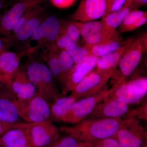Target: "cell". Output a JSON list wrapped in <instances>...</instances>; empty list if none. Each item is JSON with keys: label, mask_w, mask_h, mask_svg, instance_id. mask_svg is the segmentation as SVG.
Returning <instances> with one entry per match:
<instances>
[{"label": "cell", "mask_w": 147, "mask_h": 147, "mask_svg": "<svg viewBox=\"0 0 147 147\" xmlns=\"http://www.w3.org/2000/svg\"><path fill=\"white\" fill-rule=\"evenodd\" d=\"M58 51L59 49L55 43L42 50V57L46 63V65L53 74L56 82L60 87L61 92L62 94L65 87L66 79L59 61Z\"/></svg>", "instance_id": "ac0fdd59"}, {"label": "cell", "mask_w": 147, "mask_h": 147, "mask_svg": "<svg viewBox=\"0 0 147 147\" xmlns=\"http://www.w3.org/2000/svg\"><path fill=\"white\" fill-rule=\"evenodd\" d=\"M60 26L61 21L57 17L47 16L27 41L26 54L36 53L55 44Z\"/></svg>", "instance_id": "5b68a950"}, {"label": "cell", "mask_w": 147, "mask_h": 147, "mask_svg": "<svg viewBox=\"0 0 147 147\" xmlns=\"http://www.w3.org/2000/svg\"><path fill=\"white\" fill-rule=\"evenodd\" d=\"M147 101H146L138 108L129 110L126 115V117H131L139 120H144L147 121Z\"/></svg>", "instance_id": "d6a6232c"}, {"label": "cell", "mask_w": 147, "mask_h": 147, "mask_svg": "<svg viewBox=\"0 0 147 147\" xmlns=\"http://www.w3.org/2000/svg\"><path fill=\"white\" fill-rule=\"evenodd\" d=\"M147 131L139 120L127 117L114 138L122 147H142L147 143Z\"/></svg>", "instance_id": "ba28073f"}, {"label": "cell", "mask_w": 147, "mask_h": 147, "mask_svg": "<svg viewBox=\"0 0 147 147\" xmlns=\"http://www.w3.org/2000/svg\"><path fill=\"white\" fill-rule=\"evenodd\" d=\"M147 16V13L144 11L133 9H131L125 17L120 26L118 31L120 33L127 32V29L137 21L145 16Z\"/></svg>", "instance_id": "4316f807"}, {"label": "cell", "mask_w": 147, "mask_h": 147, "mask_svg": "<svg viewBox=\"0 0 147 147\" xmlns=\"http://www.w3.org/2000/svg\"><path fill=\"white\" fill-rule=\"evenodd\" d=\"M32 147H45L59 138V127L52 121L28 123L27 125Z\"/></svg>", "instance_id": "7c38bea8"}, {"label": "cell", "mask_w": 147, "mask_h": 147, "mask_svg": "<svg viewBox=\"0 0 147 147\" xmlns=\"http://www.w3.org/2000/svg\"><path fill=\"white\" fill-rule=\"evenodd\" d=\"M123 119L118 118L86 119L72 126L59 127L61 132L74 137L79 142L90 144L114 137Z\"/></svg>", "instance_id": "6da1fadb"}, {"label": "cell", "mask_w": 147, "mask_h": 147, "mask_svg": "<svg viewBox=\"0 0 147 147\" xmlns=\"http://www.w3.org/2000/svg\"><path fill=\"white\" fill-rule=\"evenodd\" d=\"M84 143L79 142L74 137L67 135L60 136L55 141L45 147H82Z\"/></svg>", "instance_id": "f546056e"}, {"label": "cell", "mask_w": 147, "mask_h": 147, "mask_svg": "<svg viewBox=\"0 0 147 147\" xmlns=\"http://www.w3.org/2000/svg\"><path fill=\"white\" fill-rule=\"evenodd\" d=\"M53 5L59 9L68 8L76 2V0H50Z\"/></svg>", "instance_id": "e575fe53"}, {"label": "cell", "mask_w": 147, "mask_h": 147, "mask_svg": "<svg viewBox=\"0 0 147 147\" xmlns=\"http://www.w3.org/2000/svg\"><path fill=\"white\" fill-rule=\"evenodd\" d=\"M147 33L135 38L127 48L114 70L112 77V84L127 80L139 65L143 54L147 50Z\"/></svg>", "instance_id": "3957f363"}, {"label": "cell", "mask_w": 147, "mask_h": 147, "mask_svg": "<svg viewBox=\"0 0 147 147\" xmlns=\"http://www.w3.org/2000/svg\"><path fill=\"white\" fill-rule=\"evenodd\" d=\"M113 71L103 74L94 69L79 82L70 95L78 100L97 94L106 87Z\"/></svg>", "instance_id": "8fae6325"}, {"label": "cell", "mask_w": 147, "mask_h": 147, "mask_svg": "<svg viewBox=\"0 0 147 147\" xmlns=\"http://www.w3.org/2000/svg\"><path fill=\"white\" fill-rule=\"evenodd\" d=\"M60 21V28L55 44L59 50H63L69 43H78L81 35L80 30L75 21Z\"/></svg>", "instance_id": "ffe728a7"}, {"label": "cell", "mask_w": 147, "mask_h": 147, "mask_svg": "<svg viewBox=\"0 0 147 147\" xmlns=\"http://www.w3.org/2000/svg\"><path fill=\"white\" fill-rule=\"evenodd\" d=\"M132 9L131 6L125 7L103 16L100 21L108 28L115 30L120 26L127 14Z\"/></svg>", "instance_id": "d4e9b609"}, {"label": "cell", "mask_w": 147, "mask_h": 147, "mask_svg": "<svg viewBox=\"0 0 147 147\" xmlns=\"http://www.w3.org/2000/svg\"><path fill=\"white\" fill-rule=\"evenodd\" d=\"M10 45L6 39L5 37L0 36V55L7 51V48Z\"/></svg>", "instance_id": "8d00e7d4"}, {"label": "cell", "mask_w": 147, "mask_h": 147, "mask_svg": "<svg viewBox=\"0 0 147 147\" xmlns=\"http://www.w3.org/2000/svg\"><path fill=\"white\" fill-rule=\"evenodd\" d=\"M109 94V89L105 87L97 94L77 100L60 122L76 124L86 119L97 104Z\"/></svg>", "instance_id": "9c48e42d"}, {"label": "cell", "mask_w": 147, "mask_h": 147, "mask_svg": "<svg viewBox=\"0 0 147 147\" xmlns=\"http://www.w3.org/2000/svg\"><path fill=\"white\" fill-rule=\"evenodd\" d=\"M8 85L18 100H28L37 93L27 75L26 67H19L11 76Z\"/></svg>", "instance_id": "2e32d148"}, {"label": "cell", "mask_w": 147, "mask_h": 147, "mask_svg": "<svg viewBox=\"0 0 147 147\" xmlns=\"http://www.w3.org/2000/svg\"><path fill=\"white\" fill-rule=\"evenodd\" d=\"M134 38H131L125 40L123 44L118 50L108 55L98 57L95 70L99 73L103 74L114 71L117 66L121 58L127 48Z\"/></svg>", "instance_id": "d6986e66"}, {"label": "cell", "mask_w": 147, "mask_h": 147, "mask_svg": "<svg viewBox=\"0 0 147 147\" xmlns=\"http://www.w3.org/2000/svg\"><path fill=\"white\" fill-rule=\"evenodd\" d=\"M77 100L69 95L62 96L50 104L52 121L60 122Z\"/></svg>", "instance_id": "cb8c5ba5"}, {"label": "cell", "mask_w": 147, "mask_h": 147, "mask_svg": "<svg viewBox=\"0 0 147 147\" xmlns=\"http://www.w3.org/2000/svg\"><path fill=\"white\" fill-rule=\"evenodd\" d=\"M47 16L44 13L30 19L16 32L5 36L6 39L10 45L15 42L28 41L40 25Z\"/></svg>", "instance_id": "7402d4cb"}, {"label": "cell", "mask_w": 147, "mask_h": 147, "mask_svg": "<svg viewBox=\"0 0 147 147\" xmlns=\"http://www.w3.org/2000/svg\"><path fill=\"white\" fill-rule=\"evenodd\" d=\"M9 81L6 77L0 73V88L6 84H8Z\"/></svg>", "instance_id": "f35d334b"}, {"label": "cell", "mask_w": 147, "mask_h": 147, "mask_svg": "<svg viewBox=\"0 0 147 147\" xmlns=\"http://www.w3.org/2000/svg\"><path fill=\"white\" fill-rule=\"evenodd\" d=\"M29 79L36 89L37 93L51 103L63 96L59 90L57 82L46 65L34 61L26 67Z\"/></svg>", "instance_id": "7a4b0ae2"}, {"label": "cell", "mask_w": 147, "mask_h": 147, "mask_svg": "<svg viewBox=\"0 0 147 147\" xmlns=\"http://www.w3.org/2000/svg\"><path fill=\"white\" fill-rule=\"evenodd\" d=\"M24 123L25 122L9 123L0 120V137L11 129L22 127Z\"/></svg>", "instance_id": "836d02e7"}, {"label": "cell", "mask_w": 147, "mask_h": 147, "mask_svg": "<svg viewBox=\"0 0 147 147\" xmlns=\"http://www.w3.org/2000/svg\"><path fill=\"white\" fill-rule=\"evenodd\" d=\"M147 93V77L139 76L112 84L111 88L109 89V96L129 105L142 102L146 96Z\"/></svg>", "instance_id": "277c9868"}, {"label": "cell", "mask_w": 147, "mask_h": 147, "mask_svg": "<svg viewBox=\"0 0 147 147\" xmlns=\"http://www.w3.org/2000/svg\"><path fill=\"white\" fill-rule=\"evenodd\" d=\"M98 58L90 55L81 62L74 65L67 79L63 95L72 92L79 82L94 69Z\"/></svg>", "instance_id": "e0dca14e"}, {"label": "cell", "mask_w": 147, "mask_h": 147, "mask_svg": "<svg viewBox=\"0 0 147 147\" xmlns=\"http://www.w3.org/2000/svg\"><path fill=\"white\" fill-rule=\"evenodd\" d=\"M17 101L8 84L0 88V120L9 123L23 122L21 121Z\"/></svg>", "instance_id": "9a60e30c"}, {"label": "cell", "mask_w": 147, "mask_h": 147, "mask_svg": "<svg viewBox=\"0 0 147 147\" xmlns=\"http://www.w3.org/2000/svg\"><path fill=\"white\" fill-rule=\"evenodd\" d=\"M134 1V0H108L107 10L104 16L119 10L125 7L131 6L132 8Z\"/></svg>", "instance_id": "4dcf8cb0"}, {"label": "cell", "mask_w": 147, "mask_h": 147, "mask_svg": "<svg viewBox=\"0 0 147 147\" xmlns=\"http://www.w3.org/2000/svg\"><path fill=\"white\" fill-rule=\"evenodd\" d=\"M108 0H81L70 18L77 22L95 21L105 15Z\"/></svg>", "instance_id": "5bb4252c"}, {"label": "cell", "mask_w": 147, "mask_h": 147, "mask_svg": "<svg viewBox=\"0 0 147 147\" xmlns=\"http://www.w3.org/2000/svg\"><path fill=\"white\" fill-rule=\"evenodd\" d=\"M4 0H0V14H1V11L3 7V4Z\"/></svg>", "instance_id": "ab89813d"}, {"label": "cell", "mask_w": 147, "mask_h": 147, "mask_svg": "<svg viewBox=\"0 0 147 147\" xmlns=\"http://www.w3.org/2000/svg\"><path fill=\"white\" fill-rule=\"evenodd\" d=\"M0 147H2V143L1 142V139H0Z\"/></svg>", "instance_id": "b9f144b4"}, {"label": "cell", "mask_w": 147, "mask_h": 147, "mask_svg": "<svg viewBox=\"0 0 147 147\" xmlns=\"http://www.w3.org/2000/svg\"><path fill=\"white\" fill-rule=\"evenodd\" d=\"M75 21L79 27L81 37L86 45H94L111 42L122 41L120 33L117 30H111L101 21Z\"/></svg>", "instance_id": "52a82bcc"}, {"label": "cell", "mask_w": 147, "mask_h": 147, "mask_svg": "<svg viewBox=\"0 0 147 147\" xmlns=\"http://www.w3.org/2000/svg\"><path fill=\"white\" fill-rule=\"evenodd\" d=\"M142 147H147V143H146L145 144H144V146H143Z\"/></svg>", "instance_id": "60d3db41"}, {"label": "cell", "mask_w": 147, "mask_h": 147, "mask_svg": "<svg viewBox=\"0 0 147 147\" xmlns=\"http://www.w3.org/2000/svg\"><path fill=\"white\" fill-rule=\"evenodd\" d=\"M147 22V16L143 17L141 19H139L136 23L131 26L128 28L127 31V32H131L134 30L138 29V28L142 27L143 25L146 24Z\"/></svg>", "instance_id": "d590c367"}, {"label": "cell", "mask_w": 147, "mask_h": 147, "mask_svg": "<svg viewBox=\"0 0 147 147\" xmlns=\"http://www.w3.org/2000/svg\"><path fill=\"white\" fill-rule=\"evenodd\" d=\"M19 115L28 123L52 121L50 104L37 93L31 98L17 101Z\"/></svg>", "instance_id": "8992f818"}, {"label": "cell", "mask_w": 147, "mask_h": 147, "mask_svg": "<svg viewBox=\"0 0 147 147\" xmlns=\"http://www.w3.org/2000/svg\"><path fill=\"white\" fill-rule=\"evenodd\" d=\"M147 4V0H134L132 6V9H139L141 7L146 6Z\"/></svg>", "instance_id": "74e56055"}, {"label": "cell", "mask_w": 147, "mask_h": 147, "mask_svg": "<svg viewBox=\"0 0 147 147\" xmlns=\"http://www.w3.org/2000/svg\"><path fill=\"white\" fill-rule=\"evenodd\" d=\"M65 50L73 59L75 65L81 62L90 55L86 47L79 45L78 43H69Z\"/></svg>", "instance_id": "83f0119b"}, {"label": "cell", "mask_w": 147, "mask_h": 147, "mask_svg": "<svg viewBox=\"0 0 147 147\" xmlns=\"http://www.w3.org/2000/svg\"><path fill=\"white\" fill-rule=\"evenodd\" d=\"M26 54V50L20 53L6 51L0 55V73L9 82L13 74L20 67L21 57Z\"/></svg>", "instance_id": "603a6c76"}, {"label": "cell", "mask_w": 147, "mask_h": 147, "mask_svg": "<svg viewBox=\"0 0 147 147\" xmlns=\"http://www.w3.org/2000/svg\"><path fill=\"white\" fill-rule=\"evenodd\" d=\"M44 0H17L5 13L0 16V36L11 33L24 14L31 9L42 4Z\"/></svg>", "instance_id": "30bf717a"}, {"label": "cell", "mask_w": 147, "mask_h": 147, "mask_svg": "<svg viewBox=\"0 0 147 147\" xmlns=\"http://www.w3.org/2000/svg\"><path fill=\"white\" fill-rule=\"evenodd\" d=\"M82 147H86V145H85V144H84V146H82Z\"/></svg>", "instance_id": "7bdbcfd3"}, {"label": "cell", "mask_w": 147, "mask_h": 147, "mask_svg": "<svg viewBox=\"0 0 147 147\" xmlns=\"http://www.w3.org/2000/svg\"><path fill=\"white\" fill-rule=\"evenodd\" d=\"M27 125L25 122L22 127L11 129L1 136L2 147H32Z\"/></svg>", "instance_id": "44dd1931"}, {"label": "cell", "mask_w": 147, "mask_h": 147, "mask_svg": "<svg viewBox=\"0 0 147 147\" xmlns=\"http://www.w3.org/2000/svg\"><path fill=\"white\" fill-rule=\"evenodd\" d=\"M129 105L126 102L108 95L97 104L87 119L121 118L126 115L129 110Z\"/></svg>", "instance_id": "4fadbf2b"}, {"label": "cell", "mask_w": 147, "mask_h": 147, "mask_svg": "<svg viewBox=\"0 0 147 147\" xmlns=\"http://www.w3.org/2000/svg\"><path fill=\"white\" fill-rule=\"evenodd\" d=\"M84 144L86 147H122L119 142L114 137L98 140L90 144Z\"/></svg>", "instance_id": "1f68e13d"}, {"label": "cell", "mask_w": 147, "mask_h": 147, "mask_svg": "<svg viewBox=\"0 0 147 147\" xmlns=\"http://www.w3.org/2000/svg\"><path fill=\"white\" fill-rule=\"evenodd\" d=\"M58 57L61 67L67 81L69 73L73 69L75 65L74 61L70 55L65 49H59Z\"/></svg>", "instance_id": "f1b7e54d"}, {"label": "cell", "mask_w": 147, "mask_h": 147, "mask_svg": "<svg viewBox=\"0 0 147 147\" xmlns=\"http://www.w3.org/2000/svg\"><path fill=\"white\" fill-rule=\"evenodd\" d=\"M124 41H111L94 45H84L90 55L98 57L108 55L118 50L123 44Z\"/></svg>", "instance_id": "484cf974"}]
</instances>
